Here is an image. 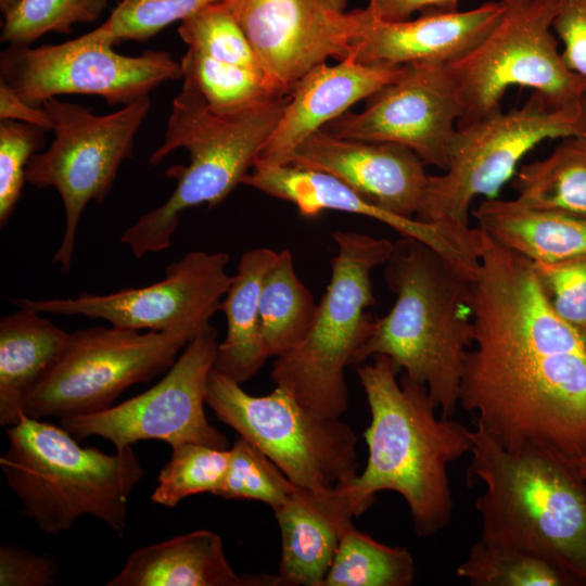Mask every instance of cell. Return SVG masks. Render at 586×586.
<instances>
[{
	"label": "cell",
	"instance_id": "cell-31",
	"mask_svg": "<svg viewBox=\"0 0 586 586\" xmlns=\"http://www.w3.org/2000/svg\"><path fill=\"white\" fill-rule=\"evenodd\" d=\"M456 575L472 586H571V578L530 551L476 540Z\"/></svg>",
	"mask_w": 586,
	"mask_h": 586
},
{
	"label": "cell",
	"instance_id": "cell-21",
	"mask_svg": "<svg viewBox=\"0 0 586 586\" xmlns=\"http://www.w3.org/2000/svg\"><path fill=\"white\" fill-rule=\"evenodd\" d=\"M405 66L367 65L352 58L316 66L290 91L289 103L254 166L289 165L292 153L308 136L396 80Z\"/></svg>",
	"mask_w": 586,
	"mask_h": 586
},
{
	"label": "cell",
	"instance_id": "cell-2",
	"mask_svg": "<svg viewBox=\"0 0 586 586\" xmlns=\"http://www.w3.org/2000/svg\"><path fill=\"white\" fill-rule=\"evenodd\" d=\"M357 367L370 410L365 432L368 459L349 484L357 514L364 513L382 491L406 501L415 532L432 536L453 519L449 466L470 454L473 430L453 418L437 417L424 385L399 370L390 357L378 354Z\"/></svg>",
	"mask_w": 586,
	"mask_h": 586
},
{
	"label": "cell",
	"instance_id": "cell-37",
	"mask_svg": "<svg viewBox=\"0 0 586 586\" xmlns=\"http://www.w3.org/2000/svg\"><path fill=\"white\" fill-rule=\"evenodd\" d=\"M532 263L552 310L586 337V254Z\"/></svg>",
	"mask_w": 586,
	"mask_h": 586
},
{
	"label": "cell",
	"instance_id": "cell-44",
	"mask_svg": "<svg viewBox=\"0 0 586 586\" xmlns=\"http://www.w3.org/2000/svg\"><path fill=\"white\" fill-rule=\"evenodd\" d=\"M21 0H0V10L2 15L14 8Z\"/></svg>",
	"mask_w": 586,
	"mask_h": 586
},
{
	"label": "cell",
	"instance_id": "cell-42",
	"mask_svg": "<svg viewBox=\"0 0 586 586\" xmlns=\"http://www.w3.org/2000/svg\"><path fill=\"white\" fill-rule=\"evenodd\" d=\"M0 119L16 120L52 130V119L43 106H33L0 82Z\"/></svg>",
	"mask_w": 586,
	"mask_h": 586
},
{
	"label": "cell",
	"instance_id": "cell-36",
	"mask_svg": "<svg viewBox=\"0 0 586 586\" xmlns=\"http://www.w3.org/2000/svg\"><path fill=\"white\" fill-rule=\"evenodd\" d=\"M221 0H123L98 28L115 44L146 41L169 24Z\"/></svg>",
	"mask_w": 586,
	"mask_h": 586
},
{
	"label": "cell",
	"instance_id": "cell-16",
	"mask_svg": "<svg viewBox=\"0 0 586 586\" xmlns=\"http://www.w3.org/2000/svg\"><path fill=\"white\" fill-rule=\"evenodd\" d=\"M461 116L446 64L413 63L368 97L362 112L347 111L322 128L337 138L405 145L444 171Z\"/></svg>",
	"mask_w": 586,
	"mask_h": 586
},
{
	"label": "cell",
	"instance_id": "cell-38",
	"mask_svg": "<svg viewBox=\"0 0 586 586\" xmlns=\"http://www.w3.org/2000/svg\"><path fill=\"white\" fill-rule=\"evenodd\" d=\"M46 130L35 125L0 122V226L4 227L21 196L27 164L44 144Z\"/></svg>",
	"mask_w": 586,
	"mask_h": 586
},
{
	"label": "cell",
	"instance_id": "cell-3",
	"mask_svg": "<svg viewBox=\"0 0 586 586\" xmlns=\"http://www.w3.org/2000/svg\"><path fill=\"white\" fill-rule=\"evenodd\" d=\"M384 278L395 303L374 319L352 365L382 354L424 385L441 416L459 406L464 359L473 344L471 280L426 244L400 238L385 263Z\"/></svg>",
	"mask_w": 586,
	"mask_h": 586
},
{
	"label": "cell",
	"instance_id": "cell-26",
	"mask_svg": "<svg viewBox=\"0 0 586 586\" xmlns=\"http://www.w3.org/2000/svg\"><path fill=\"white\" fill-rule=\"evenodd\" d=\"M277 253L267 247L246 251L218 306L227 319V334L218 344L213 369L240 384L254 377L269 358L262 334L260 294Z\"/></svg>",
	"mask_w": 586,
	"mask_h": 586
},
{
	"label": "cell",
	"instance_id": "cell-8",
	"mask_svg": "<svg viewBox=\"0 0 586 586\" xmlns=\"http://www.w3.org/2000/svg\"><path fill=\"white\" fill-rule=\"evenodd\" d=\"M505 12L473 48L446 64L468 126L501 110L511 86L531 88L555 106L586 99V78L563 61L552 29L558 0H501Z\"/></svg>",
	"mask_w": 586,
	"mask_h": 586
},
{
	"label": "cell",
	"instance_id": "cell-14",
	"mask_svg": "<svg viewBox=\"0 0 586 586\" xmlns=\"http://www.w3.org/2000/svg\"><path fill=\"white\" fill-rule=\"evenodd\" d=\"M217 348V331L211 324L187 344L154 386L105 410L61 419V426L77 440H109L116 450L142 440L228 449L227 437L209 424L204 410Z\"/></svg>",
	"mask_w": 586,
	"mask_h": 586
},
{
	"label": "cell",
	"instance_id": "cell-9",
	"mask_svg": "<svg viewBox=\"0 0 586 586\" xmlns=\"http://www.w3.org/2000/svg\"><path fill=\"white\" fill-rule=\"evenodd\" d=\"M573 136L586 138V99L559 107L534 91L521 107L457 127L448 167L429 175L416 219L469 227L476 196L496 198L520 161L543 141Z\"/></svg>",
	"mask_w": 586,
	"mask_h": 586
},
{
	"label": "cell",
	"instance_id": "cell-19",
	"mask_svg": "<svg viewBox=\"0 0 586 586\" xmlns=\"http://www.w3.org/2000/svg\"><path fill=\"white\" fill-rule=\"evenodd\" d=\"M289 165L340 179L380 208L416 218L429 174L409 148L314 131L292 153Z\"/></svg>",
	"mask_w": 586,
	"mask_h": 586
},
{
	"label": "cell",
	"instance_id": "cell-28",
	"mask_svg": "<svg viewBox=\"0 0 586 586\" xmlns=\"http://www.w3.org/2000/svg\"><path fill=\"white\" fill-rule=\"evenodd\" d=\"M511 187L524 205L586 213V138H562L548 156L518 167Z\"/></svg>",
	"mask_w": 586,
	"mask_h": 586
},
{
	"label": "cell",
	"instance_id": "cell-29",
	"mask_svg": "<svg viewBox=\"0 0 586 586\" xmlns=\"http://www.w3.org/2000/svg\"><path fill=\"white\" fill-rule=\"evenodd\" d=\"M183 89L199 93L218 113H231L284 95L266 74L188 48L180 61Z\"/></svg>",
	"mask_w": 586,
	"mask_h": 586
},
{
	"label": "cell",
	"instance_id": "cell-1",
	"mask_svg": "<svg viewBox=\"0 0 586 586\" xmlns=\"http://www.w3.org/2000/svg\"><path fill=\"white\" fill-rule=\"evenodd\" d=\"M482 233L459 405L508 450L536 444L576 459L586 451V337L552 310L532 260Z\"/></svg>",
	"mask_w": 586,
	"mask_h": 586
},
{
	"label": "cell",
	"instance_id": "cell-43",
	"mask_svg": "<svg viewBox=\"0 0 586 586\" xmlns=\"http://www.w3.org/2000/svg\"><path fill=\"white\" fill-rule=\"evenodd\" d=\"M574 461L581 475L586 481V451L578 458L574 459Z\"/></svg>",
	"mask_w": 586,
	"mask_h": 586
},
{
	"label": "cell",
	"instance_id": "cell-32",
	"mask_svg": "<svg viewBox=\"0 0 586 586\" xmlns=\"http://www.w3.org/2000/svg\"><path fill=\"white\" fill-rule=\"evenodd\" d=\"M171 448V457L157 476L152 502L173 508L192 495L209 493L216 496L228 471L230 449L199 443Z\"/></svg>",
	"mask_w": 586,
	"mask_h": 586
},
{
	"label": "cell",
	"instance_id": "cell-5",
	"mask_svg": "<svg viewBox=\"0 0 586 586\" xmlns=\"http://www.w3.org/2000/svg\"><path fill=\"white\" fill-rule=\"evenodd\" d=\"M290 92L231 113L213 111L196 92L183 89L174 99L162 144L149 162L160 164L177 149L189 153V164L165 171L177 181L162 205L142 215L120 238L140 258L170 246L182 212L222 202L253 168L273 133Z\"/></svg>",
	"mask_w": 586,
	"mask_h": 586
},
{
	"label": "cell",
	"instance_id": "cell-6",
	"mask_svg": "<svg viewBox=\"0 0 586 586\" xmlns=\"http://www.w3.org/2000/svg\"><path fill=\"white\" fill-rule=\"evenodd\" d=\"M7 435L1 470L23 513L41 531L59 535L82 515L125 531L129 496L144 473L131 446L104 454L80 446L63 426L26 415Z\"/></svg>",
	"mask_w": 586,
	"mask_h": 586
},
{
	"label": "cell",
	"instance_id": "cell-41",
	"mask_svg": "<svg viewBox=\"0 0 586 586\" xmlns=\"http://www.w3.org/2000/svg\"><path fill=\"white\" fill-rule=\"evenodd\" d=\"M460 0H369L366 9L381 21L403 22L410 20L416 12L454 13Z\"/></svg>",
	"mask_w": 586,
	"mask_h": 586
},
{
	"label": "cell",
	"instance_id": "cell-39",
	"mask_svg": "<svg viewBox=\"0 0 586 586\" xmlns=\"http://www.w3.org/2000/svg\"><path fill=\"white\" fill-rule=\"evenodd\" d=\"M59 572L54 556H38L13 545L0 547L1 586H49L55 583Z\"/></svg>",
	"mask_w": 586,
	"mask_h": 586
},
{
	"label": "cell",
	"instance_id": "cell-20",
	"mask_svg": "<svg viewBox=\"0 0 586 586\" xmlns=\"http://www.w3.org/2000/svg\"><path fill=\"white\" fill-rule=\"evenodd\" d=\"M504 1L454 13H425L416 20L386 22L360 9L351 56L358 63L396 67L413 63L447 64L477 44L498 23Z\"/></svg>",
	"mask_w": 586,
	"mask_h": 586
},
{
	"label": "cell",
	"instance_id": "cell-4",
	"mask_svg": "<svg viewBox=\"0 0 586 586\" xmlns=\"http://www.w3.org/2000/svg\"><path fill=\"white\" fill-rule=\"evenodd\" d=\"M469 477L482 542L537 555L586 586V481L574 459L544 445L508 450L473 430Z\"/></svg>",
	"mask_w": 586,
	"mask_h": 586
},
{
	"label": "cell",
	"instance_id": "cell-27",
	"mask_svg": "<svg viewBox=\"0 0 586 586\" xmlns=\"http://www.w3.org/2000/svg\"><path fill=\"white\" fill-rule=\"evenodd\" d=\"M317 311L313 293L296 275L292 253L278 252L260 294V326L268 356L277 358L296 349L309 334Z\"/></svg>",
	"mask_w": 586,
	"mask_h": 586
},
{
	"label": "cell",
	"instance_id": "cell-34",
	"mask_svg": "<svg viewBox=\"0 0 586 586\" xmlns=\"http://www.w3.org/2000/svg\"><path fill=\"white\" fill-rule=\"evenodd\" d=\"M178 34L190 49L267 75L242 28L220 1L181 20Z\"/></svg>",
	"mask_w": 586,
	"mask_h": 586
},
{
	"label": "cell",
	"instance_id": "cell-40",
	"mask_svg": "<svg viewBox=\"0 0 586 586\" xmlns=\"http://www.w3.org/2000/svg\"><path fill=\"white\" fill-rule=\"evenodd\" d=\"M552 29L566 66L586 78V0H558Z\"/></svg>",
	"mask_w": 586,
	"mask_h": 586
},
{
	"label": "cell",
	"instance_id": "cell-25",
	"mask_svg": "<svg viewBox=\"0 0 586 586\" xmlns=\"http://www.w3.org/2000/svg\"><path fill=\"white\" fill-rule=\"evenodd\" d=\"M0 320V424L12 426L24 415L27 395L59 361L68 334L26 308Z\"/></svg>",
	"mask_w": 586,
	"mask_h": 586
},
{
	"label": "cell",
	"instance_id": "cell-13",
	"mask_svg": "<svg viewBox=\"0 0 586 586\" xmlns=\"http://www.w3.org/2000/svg\"><path fill=\"white\" fill-rule=\"evenodd\" d=\"M98 28L58 44L9 46L0 53V82L41 107L61 94H92L126 105L168 80L182 77L180 62L165 51L123 55Z\"/></svg>",
	"mask_w": 586,
	"mask_h": 586
},
{
	"label": "cell",
	"instance_id": "cell-17",
	"mask_svg": "<svg viewBox=\"0 0 586 586\" xmlns=\"http://www.w3.org/2000/svg\"><path fill=\"white\" fill-rule=\"evenodd\" d=\"M242 28L264 71L289 93L330 58L351 56L360 9L347 0H221Z\"/></svg>",
	"mask_w": 586,
	"mask_h": 586
},
{
	"label": "cell",
	"instance_id": "cell-7",
	"mask_svg": "<svg viewBox=\"0 0 586 586\" xmlns=\"http://www.w3.org/2000/svg\"><path fill=\"white\" fill-rule=\"evenodd\" d=\"M332 238L337 251L313 328L296 349L276 358L270 375L303 405L341 418L348 403L345 368L374 323L367 311L375 303L371 272L387 262L393 242L342 230Z\"/></svg>",
	"mask_w": 586,
	"mask_h": 586
},
{
	"label": "cell",
	"instance_id": "cell-22",
	"mask_svg": "<svg viewBox=\"0 0 586 586\" xmlns=\"http://www.w3.org/2000/svg\"><path fill=\"white\" fill-rule=\"evenodd\" d=\"M349 484L320 491L295 485L273 509L281 534L279 585H323L343 535L358 517Z\"/></svg>",
	"mask_w": 586,
	"mask_h": 586
},
{
	"label": "cell",
	"instance_id": "cell-23",
	"mask_svg": "<svg viewBox=\"0 0 586 586\" xmlns=\"http://www.w3.org/2000/svg\"><path fill=\"white\" fill-rule=\"evenodd\" d=\"M107 586H279L270 574L239 575L228 562L222 539L198 530L129 555Z\"/></svg>",
	"mask_w": 586,
	"mask_h": 586
},
{
	"label": "cell",
	"instance_id": "cell-11",
	"mask_svg": "<svg viewBox=\"0 0 586 586\" xmlns=\"http://www.w3.org/2000/svg\"><path fill=\"white\" fill-rule=\"evenodd\" d=\"M42 106L52 119L54 139L44 152L30 157L25 179L39 189L53 187L61 196L65 227L53 262L68 272L82 212L90 201L103 202L120 164L131 157L151 100L145 97L104 115L58 98L46 100Z\"/></svg>",
	"mask_w": 586,
	"mask_h": 586
},
{
	"label": "cell",
	"instance_id": "cell-18",
	"mask_svg": "<svg viewBox=\"0 0 586 586\" xmlns=\"http://www.w3.org/2000/svg\"><path fill=\"white\" fill-rule=\"evenodd\" d=\"M241 184L292 203L302 216L340 211L378 220L403 238L432 247L455 268L472 279L479 267L482 230L449 222H423L386 212L332 175L291 165L254 166Z\"/></svg>",
	"mask_w": 586,
	"mask_h": 586
},
{
	"label": "cell",
	"instance_id": "cell-12",
	"mask_svg": "<svg viewBox=\"0 0 586 586\" xmlns=\"http://www.w3.org/2000/svg\"><path fill=\"white\" fill-rule=\"evenodd\" d=\"M195 336L113 326L76 330L56 365L27 395L24 415L61 420L105 410L130 385L167 372Z\"/></svg>",
	"mask_w": 586,
	"mask_h": 586
},
{
	"label": "cell",
	"instance_id": "cell-33",
	"mask_svg": "<svg viewBox=\"0 0 586 586\" xmlns=\"http://www.w3.org/2000/svg\"><path fill=\"white\" fill-rule=\"evenodd\" d=\"M110 0H21L3 14L1 42L30 46L54 31L71 33L74 25L95 22Z\"/></svg>",
	"mask_w": 586,
	"mask_h": 586
},
{
	"label": "cell",
	"instance_id": "cell-24",
	"mask_svg": "<svg viewBox=\"0 0 586 586\" xmlns=\"http://www.w3.org/2000/svg\"><path fill=\"white\" fill-rule=\"evenodd\" d=\"M479 228L532 262L586 254V213L535 208L512 200L485 199L472 211Z\"/></svg>",
	"mask_w": 586,
	"mask_h": 586
},
{
	"label": "cell",
	"instance_id": "cell-10",
	"mask_svg": "<svg viewBox=\"0 0 586 586\" xmlns=\"http://www.w3.org/2000/svg\"><path fill=\"white\" fill-rule=\"evenodd\" d=\"M206 405L296 486L327 489L358 475V437L354 430L341 418L308 408L281 386L276 385L267 395L253 396L213 369Z\"/></svg>",
	"mask_w": 586,
	"mask_h": 586
},
{
	"label": "cell",
	"instance_id": "cell-15",
	"mask_svg": "<svg viewBox=\"0 0 586 586\" xmlns=\"http://www.w3.org/2000/svg\"><path fill=\"white\" fill-rule=\"evenodd\" d=\"M229 255L191 251L168 265L164 279L109 294L81 292L74 298L13 300L39 314L85 316L133 331H190L200 334L218 310L232 276Z\"/></svg>",
	"mask_w": 586,
	"mask_h": 586
},
{
	"label": "cell",
	"instance_id": "cell-35",
	"mask_svg": "<svg viewBox=\"0 0 586 586\" xmlns=\"http://www.w3.org/2000/svg\"><path fill=\"white\" fill-rule=\"evenodd\" d=\"M229 449L228 471L216 496L258 500L272 510L288 500L295 485L256 446L240 436Z\"/></svg>",
	"mask_w": 586,
	"mask_h": 586
},
{
	"label": "cell",
	"instance_id": "cell-30",
	"mask_svg": "<svg viewBox=\"0 0 586 586\" xmlns=\"http://www.w3.org/2000/svg\"><path fill=\"white\" fill-rule=\"evenodd\" d=\"M416 564L406 547L390 546L349 527L322 586H409Z\"/></svg>",
	"mask_w": 586,
	"mask_h": 586
}]
</instances>
